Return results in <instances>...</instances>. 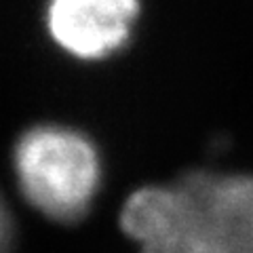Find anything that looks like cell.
<instances>
[{
    "label": "cell",
    "instance_id": "cell-1",
    "mask_svg": "<svg viewBox=\"0 0 253 253\" xmlns=\"http://www.w3.org/2000/svg\"><path fill=\"white\" fill-rule=\"evenodd\" d=\"M15 173L32 207L57 221H76L99 190L101 163L91 139L68 126L30 129L15 148Z\"/></svg>",
    "mask_w": 253,
    "mask_h": 253
},
{
    "label": "cell",
    "instance_id": "cell-2",
    "mask_svg": "<svg viewBox=\"0 0 253 253\" xmlns=\"http://www.w3.org/2000/svg\"><path fill=\"white\" fill-rule=\"evenodd\" d=\"M207 253H253V175L192 171L179 179Z\"/></svg>",
    "mask_w": 253,
    "mask_h": 253
},
{
    "label": "cell",
    "instance_id": "cell-3",
    "mask_svg": "<svg viewBox=\"0 0 253 253\" xmlns=\"http://www.w3.org/2000/svg\"><path fill=\"white\" fill-rule=\"evenodd\" d=\"M139 0H49L46 30L53 42L83 61H97L129 42Z\"/></svg>",
    "mask_w": 253,
    "mask_h": 253
},
{
    "label": "cell",
    "instance_id": "cell-4",
    "mask_svg": "<svg viewBox=\"0 0 253 253\" xmlns=\"http://www.w3.org/2000/svg\"><path fill=\"white\" fill-rule=\"evenodd\" d=\"M123 230L139 245V253H207L186 190L146 186L126 199Z\"/></svg>",
    "mask_w": 253,
    "mask_h": 253
},
{
    "label": "cell",
    "instance_id": "cell-5",
    "mask_svg": "<svg viewBox=\"0 0 253 253\" xmlns=\"http://www.w3.org/2000/svg\"><path fill=\"white\" fill-rule=\"evenodd\" d=\"M13 247V221L4 201L0 199V253H11Z\"/></svg>",
    "mask_w": 253,
    "mask_h": 253
}]
</instances>
